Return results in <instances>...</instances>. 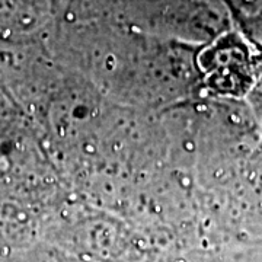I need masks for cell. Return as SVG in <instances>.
I'll use <instances>...</instances> for the list:
<instances>
[{"mask_svg": "<svg viewBox=\"0 0 262 262\" xmlns=\"http://www.w3.org/2000/svg\"><path fill=\"white\" fill-rule=\"evenodd\" d=\"M208 57L207 79L219 94L244 96L262 72L259 60L239 38L222 41Z\"/></svg>", "mask_w": 262, "mask_h": 262, "instance_id": "6da1fadb", "label": "cell"}]
</instances>
